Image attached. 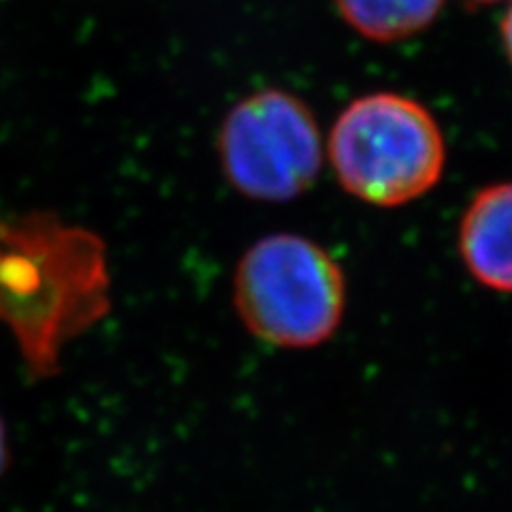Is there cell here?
I'll return each instance as SVG.
<instances>
[{
    "label": "cell",
    "instance_id": "obj_9",
    "mask_svg": "<svg viewBox=\"0 0 512 512\" xmlns=\"http://www.w3.org/2000/svg\"><path fill=\"white\" fill-rule=\"evenodd\" d=\"M468 3H474V5H495V3H504V0H468Z\"/></svg>",
    "mask_w": 512,
    "mask_h": 512
},
{
    "label": "cell",
    "instance_id": "obj_2",
    "mask_svg": "<svg viewBox=\"0 0 512 512\" xmlns=\"http://www.w3.org/2000/svg\"><path fill=\"white\" fill-rule=\"evenodd\" d=\"M335 178L359 201L397 207L434 188L446 165L444 135L431 111L395 92L352 101L329 133Z\"/></svg>",
    "mask_w": 512,
    "mask_h": 512
},
{
    "label": "cell",
    "instance_id": "obj_6",
    "mask_svg": "<svg viewBox=\"0 0 512 512\" xmlns=\"http://www.w3.org/2000/svg\"><path fill=\"white\" fill-rule=\"evenodd\" d=\"M442 5L444 0H335L346 24L378 43L419 35L438 18Z\"/></svg>",
    "mask_w": 512,
    "mask_h": 512
},
{
    "label": "cell",
    "instance_id": "obj_8",
    "mask_svg": "<svg viewBox=\"0 0 512 512\" xmlns=\"http://www.w3.org/2000/svg\"><path fill=\"white\" fill-rule=\"evenodd\" d=\"M9 461H11V455H9L7 427H5L3 419H0V476H3V474H5V470L9 468Z\"/></svg>",
    "mask_w": 512,
    "mask_h": 512
},
{
    "label": "cell",
    "instance_id": "obj_5",
    "mask_svg": "<svg viewBox=\"0 0 512 512\" xmlns=\"http://www.w3.org/2000/svg\"><path fill=\"white\" fill-rule=\"evenodd\" d=\"M459 252L478 284L512 293V182L476 192L459 224Z\"/></svg>",
    "mask_w": 512,
    "mask_h": 512
},
{
    "label": "cell",
    "instance_id": "obj_3",
    "mask_svg": "<svg viewBox=\"0 0 512 512\" xmlns=\"http://www.w3.org/2000/svg\"><path fill=\"white\" fill-rule=\"evenodd\" d=\"M233 303L244 327L261 342L312 348L340 327L346 280L333 256L312 239L269 235L239 261Z\"/></svg>",
    "mask_w": 512,
    "mask_h": 512
},
{
    "label": "cell",
    "instance_id": "obj_7",
    "mask_svg": "<svg viewBox=\"0 0 512 512\" xmlns=\"http://www.w3.org/2000/svg\"><path fill=\"white\" fill-rule=\"evenodd\" d=\"M500 30H502V43H504L506 56H508V60H510V64H512V5L508 7V11H506V15H504Z\"/></svg>",
    "mask_w": 512,
    "mask_h": 512
},
{
    "label": "cell",
    "instance_id": "obj_4",
    "mask_svg": "<svg viewBox=\"0 0 512 512\" xmlns=\"http://www.w3.org/2000/svg\"><path fill=\"white\" fill-rule=\"evenodd\" d=\"M222 171L242 195L282 203L318 178L323 141L312 109L295 94L259 90L239 101L218 135Z\"/></svg>",
    "mask_w": 512,
    "mask_h": 512
},
{
    "label": "cell",
    "instance_id": "obj_1",
    "mask_svg": "<svg viewBox=\"0 0 512 512\" xmlns=\"http://www.w3.org/2000/svg\"><path fill=\"white\" fill-rule=\"evenodd\" d=\"M109 308L101 237L50 212L0 218V325L11 331L32 382L54 378L64 344Z\"/></svg>",
    "mask_w": 512,
    "mask_h": 512
}]
</instances>
